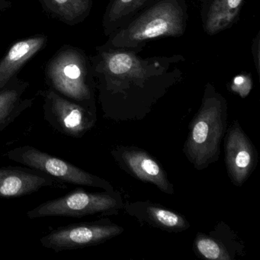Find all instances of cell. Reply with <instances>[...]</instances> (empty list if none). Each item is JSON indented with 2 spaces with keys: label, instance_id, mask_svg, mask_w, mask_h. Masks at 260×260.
Listing matches in <instances>:
<instances>
[{
  "label": "cell",
  "instance_id": "1",
  "mask_svg": "<svg viewBox=\"0 0 260 260\" xmlns=\"http://www.w3.org/2000/svg\"><path fill=\"white\" fill-rule=\"evenodd\" d=\"M228 126V104L208 85L202 105L189 124L183 153L196 170L202 171L218 160L220 144Z\"/></svg>",
  "mask_w": 260,
  "mask_h": 260
},
{
  "label": "cell",
  "instance_id": "2",
  "mask_svg": "<svg viewBox=\"0 0 260 260\" xmlns=\"http://www.w3.org/2000/svg\"><path fill=\"white\" fill-rule=\"evenodd\" d=\"M45 75L50 89L73 101L96 109L92 63L83 50L63 45L48 60Z\"/></svg>",
  "mask_w": 260,
  "mask_h": 260
},
{
  "label": "cell",
  "instance_id": "3",
  "mask_svg": "<svg viewBox=\"0 0 260 260\" xmlns=\"http://www.w3.org/2000/svg\"><path fill=\"white\" fill-rule=\"evenodd\" d=\"M186 22L180 0H161L111 37L109 48H135L147 40L181 36Z\"/></svg>",
  "mask_w": 260,
  "mask_h": 260
},
{
  "label": "cell",
  "instance_id": "4",
  "mask_svg": "<svg viewBox=\"0 0 260 260\" xmlns=\"http://www.w3.org/2000/svg\"><path fill=\"white\" fill-rule=\"evenodd\" d=\"M123 208L119 191L90 192L78 188L62 197L40 204L26 214L31 220L48 217L81 218L97 214H117Z\"/></svg>",
  "mask_w": 260,
  "mask_h": 260
},
{
  "label": "cell",
  "instance_id": "5",
  "mask_svg": "<svg viewBox=\"0 0 260 260\" xmlns=\"http://www.w3.org/2000/svg\"><path fill=\"white\" fill-rule=\"evenodd\" d=\"M7 156L10 160L39 170L64 183L102 188L109 192L115 191L112 184L106 179L88 173L68 161L32 146L23 145L12 149L7 152Z\"/></svg>",
  "mask_w": 260,
  "mask_h": 260
},
{
  "label": "cell",
  "instance_id": "6",
  "mask_svg": "<svg viewBox=\"0 0 260 260\" xmlns=\"http://www.w3.org/2000/svg\"><path fill=\"white\" fill-rule=\"evenodd\" d=\"M43 99L44 118L59 133L83 138L95 126L96 109L73 101L51 89L39 92Z\"/></svg>",
  "mask_w": 260,
  "mask_h": 260
},
{
  "label": "cell",
  "instance_id": "7",
  "mask_svg": "<svg viewBox=\"0 0 260 260\" xmlns=\"http://www.w3.org/2000/svg\"><path fill=\"white\" fill-rule=\"evenodd\" d=\"M109 218L73 223L55 228L40 239L41 244L54 252L81 249L105 243L124 232Z\"/></svg>",
  "mask_w": 260,
  "mask_h": 260
},
{
  "label": "cell",
  "instance_id": "8",
  "mask_svg": "<svg viewBox=\"0 0 260 260\" xmlns=\"http://www.w3.org/2000/svg\"><path fill=\"white\" fill-rule=\"evenodd\" d=\"M225 134L226 171L231 182L235 186L240 187L256 168L258 152L249 137L240 127L238 121H234Z\"/></svg>",
  "mask_w": 260,
  "mask_h": 260
},
{
  "label": "cell",
  "instance_id": "9",
  "mask_svg": "<svg viewBox=\"0 0 260 260\" xmlns=\"http://www.w3.org/2000/svg\"><path fill=\"white\" fill-rule=\"evenodd\" d=\"M112 157L121 170L143 182L151 183L166 194H174L173 184L164 167L146 150L131 146L112 149Z\"/></svg>",
  "mask_w": 260,
  "mask_h": 260
},
{
  "label": "cell",
  "instance_id": "10",
  "mask_svg": "<svg viewBox=\"0 0 260 260\" xmlns=\"http://www.w3.org/2000/svg\"><path fill=\"white\" fill-rule=\"evenodd\" d=\"M44 188L67 189L68 185L29 167H0V197H22Z\"/></svg>",
  "mask_w": 260,
  "mask_h": 260
},
{
  "label": "cell",
  "instance_id": "11",
  "mask_svg": "<svg viewBox=\"0 0 260 260\" xmlns=\"http://www.w3.org/2000/svg\"><path fill=\"white\" fill-rule=\"evenodd\" d=\"M123 208L141 223L167 232H182L190 228V223L185 216L150 201L127 202Z\"/></svg>",
  "mask_w": 260,
  "mask_h": 260
},
{
  "label": "cell",
  "instance_id": "12",
  "mask_svg": "<svg viewBox=\"0 0 260 260\" xmlns=\"http://www.w3.org/2000/svg\"><path fill=\"white\" fill-rule=\"evenodd\" d=\"M47 43V36L39 34L13 44L0 60V89L18 76L22 68L45 48Z\"/></svg>",
  "mask_w": 260,
  "mask_h": 260
},
{
  "label": "cell",
  "instance_id": "13",
  "mask_svg": "<svg viewBox=\"0 0 260 260\" xmlns=\"http://www.w3.org/2000/svg\"><path fill=\"white\" fill-rule=\"evenodd\" d=\"M28 86V82L21 80L16 76L0 89V120L16 119L32 106L33 99L23 98Z\"/></svg>",
  "mask_w": 260,
  "mask_h": 260
},
{
  "label": "cell",
  "instance_id": "14",
  "mask_svg": "<svg viewBox=\"0 0 260 260\" xmlns=\"http://www.w3.org/2000/svg\"><path fill=\"white\" fill-rule=\"evenodd\" d=\"M46 14L66 25L83 22L92 8V0H39Z\"/></svg>",
  "mask_w": 260,
  "mask_h": 260
},
{
  "label": "cell",
  "instance_id": "15",
  "mask_svg": "<svg viewBox=\"0 0 260 260\" xmlns=\"http://www.w3.org/2000/svg\"><path fill=\"white\" fill-rule=\"evenodd\" d=\"M243 0H214L205 19V29L209 35L229 28L237 19Z\"/></svg>",
  "mask_w": 260,
  "mask_h": 260
},
{
  "label": "cell",
  "instance_id": "16",
  "mask_svg": "<svg viewBox=\"0 0 260 260\" xmlns=\"http://www.w3.org/2000/svg\"><path fill=\"white\" fill-rule=\"evenodd\" d=\"M230 243L217 237L215 231L210 234L199 233L194 240V249L199 256L210 260H232L236 254L230 250Z\"/></svg>",
  "mask_w": 260,
  "mask_h": 260
},
{
  "label": "cell",
  "instance_id": "17",
  "mask_svg": "<svg viewBox=\"0 0 260 260\" xmlns=\"http://www.w3.org/2000/svg\"><path fill=\"white\" fill-rule=\"evenodd\" d=\"M148 0H113L104 17L105 28L121 21L123 18L141 8Z\"/></svg>",
  "mask_w": 260,
  "mask_h": 260
},
{
  "label": "cell",
  "instance_id": "18",
  "mask_svg": "<svg viewBox=\"0 0 260 260\" xmlns=\"http://www.w3.org/2000/svg\"><path fill=\"white\" fill-rule=\"evenodd\" d=\"M252 87V79L249 75H239L233 80L231 89L241 98H246Z\"/></svg>",
  "mask_w": 260,
  "mask_h": 260
},
{
  "label": "cell",
  "instance_id": "19",
  "mask_svg": "<svg viewBox=\"0 0 260 260\" xmlns=\"http://www.w3.org/2000/svg\"><path fill=\"white\" fill-rule=\"evenodd\" d=\"M12 3L10 0H0V14H2L4 12L11 7Z\"/></svg>",
  "mask_w": 260,
  "mask_h": 260
},
{
  "label": "cell",
  "instance_id": "20",
  "mask_svg": "<svg viewBox=\"0 0 260 260\" xmlns=\"http://www.w3.org/2000/svg\"><path fill=\"white\" fill-rule=\"evenodd\" d=\"M16 119H13V118H7V119L0 120V132H2L6 127H8Z\"/></svg>",
  "mask_w": 260,
  "mask_h": 260
}]
</instances>
